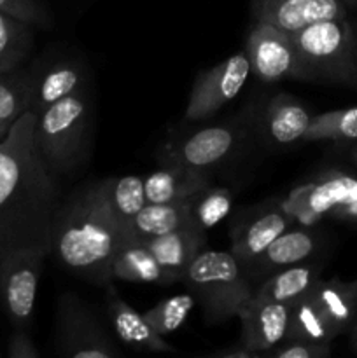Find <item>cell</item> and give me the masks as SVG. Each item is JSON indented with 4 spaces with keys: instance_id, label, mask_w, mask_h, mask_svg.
Wrapping results in <instances>:
<instances>
[{
    "instance_id": "4316f807",
    "label": "cell",
    "mask_w": 357,
    "mask_h": 358,
    "mask_svg": "<svg viewBox=\"0 0 357 358\" xmlns=\"http://www.w3.org/2000/svg\"><path fill=\"white\" fill-rule=\"evenodd\" d=\"M287 338L332 343V339L338 338V336L335 334L328 318L324 317L322 310L310 294V296L304 297L303 301H300V303L290 308V324Z\"/></svg>"
},
{
    "instance_id": "cb8c5ba5",
    "label": "cell",
    "mask_w": 357,
    "mask_h": 358,
    "mask_svg": "<svg viewBox=\"0 0 357 358\" xmlns=\"http://www.w3.org/2000/svg\"><path fill=\"white\" fill-rule=\"evenodd\" d=\"M112 278L136 283L170 285L153 252L140 240H126L112 261Z\"/></svg>"
},
{
    "instance_id": "30bf717a",
    "label": "cell",
    "mask_w": 357,
    "mask_h": 358,
    "mask_svg": "<svg viewBox=\"0 0 357 358\" xmlns=\"http://www.w3.org/2000/svg\"><path fill=\"white\" fill-rule=\"evenodd\" d=\"M244 129L234 122L206 126L188 136L172 140L161 150V161L174 166L210 171L237 149Z\"/></svg>"
},
{
    "instance_id": "ba28073f",
    "label": "cell",
    "mask_w": 357,
    "mask_h": 358,
    "mask_svg": "<svg viewBox=\"0 0 357 358\" xmlns=\"http://www.w3.org/2000/svg\"><path fill=\"white\" fill-rule=\"evenodd\" d=\"M245 55L251 63V73L262 83L308 80L290 34L273 24L255 21L247 37Z\"/></svg>"
},
{
    "instance_id": "836d02e7",
    "label": "cell",
    "mask_w": 357,
    "mask_h": 358,
    "mask_svg": "<svg viewBox=\"0 0 357 358\" xmlns=\"http://www.w3.org/2000/svg\"><path fill=\"white\" fill-rule=\"evenodd\" d=\"M310 191H312V180L307 182V184H301L298 187H294L282 201L279 203L280 210L289 217L290 222L294 224L296 217L303 212L304 208L308 206V198H310Z\"/></svg>"
},
{
    "instance_id": "7a4b0ae2",
    "label": "cell",
    "mask_w": 357,
    "mask_h": 358,
    "mask_svg": "<svg viewBox=\"0 0 357 358\" xmlns=\"http://www.w3.org/2000/svg\"><path fill=\"white\" fill-rule=\"evenodd\" d=\"M126 231L108 210L100 182L79 189L59 208L49 255L70 275L107 287Z\"/></svg>"
},
{
    "instance_id": "f35d334b",
    "label": "cell",
    "mask_w": 357,
    "mask_h": 358,
    "mask_svg": "<svg viewBox=\"0 0 357 358\" xmlns=\"http://www.w3.org/2000/svg\"><path fill=\"white\" fill-rule=\"evenodd\" d=\"M342 2L345 3L349 9H356V7H357V0H342Z\"/></svg>"
},
{
    "instance_id": "8992f818",
    "label": "cell",
    "mask_w": 357,
    "mask_h": 358,
    "mask_svg": "<svg viewBox=\"0 0 357 358\" xmlns=\"http://www.w3.org/2000/svg\"><path fill=\"white\" fill-rule=\"evenodd\" d=\"M55 343L62 357H121V350L115 348L93 310L72 292L62 294L58 299Z\"/></svg>"
},
{
    "instance_id": "9c48e42d",
    "label": "cell",
    "mask_w": 357,
    "mask_h": 358,
    "mask_svg": "<svg viewBox=\"0 0 357 358\" xmlns=\"http://www.w3.org/2000/svg\"><path fill=\"white\" fill-rule=\"evenodd\" d=\"M251 76V63L245 52H237L196 77L189 93L184 119L188 122L203 121L220 107L238 96Z\"/></svg>"
},
{
    "instance_id": "f546056e",
    "label": "cell",
    "mask_w": 357,
    "mask_h": 358,
    "mask_svg": "<svg viewBox=\"0 0 357 358\" xmlns=\"http://www.w3.org/2000/svg\"><path fill=\"white\" fill-rule=\"evenodd\" d=\"M231 205H233V194L230 189L209 185L195 198H191V224L206 233L220 220L226 219Z\"/></svg>"
},
{
    "instance_id": "277c9868",
    "label": "cell",
    "mask_w": 357,
    "mask_h": 358,
    "mask_svg": "<svg viewBox=\"0 0 357 358\" xmlns=\"http://www.w3.org/2000/svg\"><path fill=\"white\" fill-rule=\"evenodd\" d=\"M290 38L308 80L357 86V34L346 17L307 24Z\"/></svg>"
},
{
    "instance_id": "7402d4cb",
    "label": "cell",
    "mask_w": 357,
    "mask_h": 358,
    "mask_svg": "<svg viewBox=\"0 0 357 358\" xmlns=\"http://www.w3.org/2000/svg\"><path fill=\"white\" fill-rule=\"evenodd\" d=\"M312 297L336 336L350 331L357 320V278L354 282H343L340 278L321 280Z\"/></svg>"
},
{
    "instance_id": "4dcf8cb0",
    "label": "cell",
    "mask_w": 357,
    "mask_h": 358,
    "mask_svg": "<svg viewBox=\"0 0 357 358\" xmlns=\"http://www.w3.org/2000/svg\"><path fill=\"white\" fill-rule=\"evenodd\" d=\"M196 299L192 294H177V296L161 299L156 306L147 310L144 318L160 336H168L182 327L188 315L195 308Z\"/></svg>"
},
{
    "instance_id": "2e32d148",
    "label": "cell",
    "mask_w": 357,
    "mask_h": 358,
    "mask_svg": "<svg viewBox=\"0 0 357 358\" xmlns=\"http://www.w3.org/2000/svg\"><path fill=\"white\" fill-rule=\"evenodd\" d=\"M212 184L210 171L164 164L144 177L147 203H177L195 198Z\"/></svg>"
},
{
    "instance_id": "e575fe53",
    "label": "cell",
    "mask_w": 357,
    "mask_h": 358,
    "mask_svg": "<svg viewBox=\"0 0 357 358\" xmlns=\"http://www.w3.org/2000/svg\"><path fill=\"white\" fill-rule=\"evenodd\" d=\"M7 357L9 358H38L41 353L35 348L34 341L28 336L27 329L14 327L10 334L9 343H7Z\"/></svg>"
},
{
    "instance_id": "4fadbf2b",
    "label": "cell",
    "mask_w": 357,
    "mask_h": 358,
    "mask_svg": "<svg viewBox=\"0 0 357 358\" xmlns=\"http://www.w3.org/2000/svg\"><path fill=\"white\" fill-rule=\"evenodd\" d=\"M308 205L322 219L357 226V177L342 170H324L312 180Z\"/></svg>"
},
{
    "instance_id": "d6986e66",
    "label": "cell",
    "mask_w": 357,
    "mask_h": 358,
    "mask_svg": "<svg viewBox=\"0 0 357 358\" xmlns=\"http://www.w3.org/2000/svg\"><path fill=\"white\" fill-rule=\"evenodd\" d=\"M290 226L293 222L280 210L279 205L276 208L266 210L237 234L231 245V254L240 261L244 268H248L272 245V241L276 240Z\"/></svg>"
},
{
    "instance_id": "d590c367",
    "label": "cell",
    "mask_w": 357,
    "mask_h": 358,
    "mask_svg": "<svg viewBox=\"0 0 357 358\" xmlns=\"http://www.w3.org/2000/svg\"><path fill=\"white\" fill-rule=\"evenodd\" d=\"M212 357H219V358H258L259 353L252 352V350L245 348L244 345H240V343H238L234 348L231 346V348H227V350H220V352L212 353Z\"/></svg>"
},
{
    "instance_id": "f1b7e54d",
    "label": "cell",
    "mask_w": 357,
    "mask_h": 358,
    "mask_svg": "<svg viewBox=\"0 0 357 358\" xmlns=\"http://www.w3.org/2000/svg\"><path fill=\"white\" fill-rule=\"evenodd\" d=\"M352 142L357 140V107L329 110L312 117L303 142Z\"/></svg>"
},
{
    "instance_id": "d4e9b609",
    "label": "cell",
    "mask_w": 357,
    "mask_h": 358,
    "mask_svg": "<svg viewBox=\"0 0 357 358\" xmlns=\"http://www.w3.org/2000/svg\"><path fill=\"white\" fill-rule=\"evenodd\" d=\"M100 185L108 210L126 231V227L135 219L136 213L147 205L144 177L125 175V177L105 178L100 182Z\"/></svg>"
},
{
    "instance_id": "44dd1931",
    "label": "cell",
    "mask_w": 357,
    "mask_h": 358,
    "mask_svg": "<svg viewBox=\"0 0 357 358\" xmlns=\"http://www.w3.org/2000/svg\"><path fill=\"white\" fill-rule=\"evenodd\" d=\"M84 84H86V70L83 63L72 59L52 63L44 73L35 76L30 110L38 115L56 101L84 90Z\"/></svg>"
},
{
    "instance_id": "52a82bcc",
    "label": "cell",
    "mask_w": 357,
    "mask_h": 358,
    "mask_svg": "<svg viewBox=\"0 0 357 358\" xmlns=\"http://www.w3.org/2000/svg\"><path fill=\"white\" fill-rule=\"evenodd\" d=\"M49 255L37 248L10 252L0 257V304L14 327L28 329L42 266Z\"/></svg>"
},
{
    "instance_id": "d6a6232c",
    "label": "cell",
    "mask_w": 357,
    "mask_h": 358,
    "mask_svg": "<svg viewBox=\"0 0 357 358\" xmlns=\"http://www.w3.org/2000/svg\"><path fill=\"white\" fill-rule=\"evenodd\" d=\"M0 10L35 27H51L48 10L37 0H0Z\"/></svg>"
},
{
    "instance_id": "5bb4252c",
    "label": "cell",
    "mask_w": 357,
    "mask_h": 358,
    "mask_svg": "<svg viewBox=\"0 0 357 358\" xmlns=\"http://www.w3.org/2000/svg\"><path fill=\"white\" fill-rule=\"evenodd\" d=\"M105 306H107L108 320L112 329L122 345L147 353H175L174 346L164 341L163 336L158 334L144 313L133 310L115 290L114 285L105 287Z\"/></svg>"
},
{
    "instance_id": "ffe728a7",
    "label": "cell",
    "mask_w": 357,
    "mask_h": 358,
    "mask_svg": "<svg viewBox=\"0 0 357 358\" xmlns=\"http://www.w3.org/2000/svg\"><path fill=\"white\" fill-rule=\"evenodd\" d=\"M321 280V266L301 262L273 273L266 282L254 289V296L293 308L310 296Z\"/></svg>"
},
{
    "instance_id": "9a60e30c",
    "label": "cell",
    "mask_w": 357,
    "mask_h": 358,
    "mask_svg": "<svg viewBox=\"0 0 357 358\" xmlns=\"http://www.w3.org/2000/svg\"><path fill=\"white\" fill-rule=\"evenodd\" d=\"M144 243L156 257L168 283H174L182 280L191 262L198 257L200 252L205 250L206 233L189 222L170 233L146 240Z\"/></svg>"
},
{
    "instance_id": "83f0119b",
    "label": "cell",
    "mask_w": 357,
    "mask_h": 358,
    "mask_svg": "<svg viewBox=\"0 0 357 358\" xmlns=\"http://www.w3.org/2000/svg\"><path fill=\"white\" fill-rule=\"evenodd\" d=\"M31 24L0 10V73H9L28 56Z\"/></svg>"
},
{
    "instance_id": "e0dca14e",
    "label": "cell",
    "mask_w": 357,
    "mask_h": 358,
    "mask_svg": "<svg viewBox=\"0 0 357 358\" xmlns=\"http://www.w3.org/2000/svg\"><path fill=\"white\" fill-rule=\"evenodd\" d=\"M321 247V236L314 227H289L276 240L272 241L268 248L252 262L248 268L255 273L273 275L289 266L307 262Z\"/></svg>"
},
{
    "instance_id": "5b68a950",
    "label": "cell",
    "mask_w": 357,
    "mask_h": 358,
    "mask_svg": "<svg viewBox=\"0 0 357 358\" xmlns=\"http://www.w3.org/2000/svg\"><path fill=\"white\" fill-rule=\"evenodd\" d=\"M91 105L84 90L56 101L37 115L38 150L49 170L65 173L79 166L88 150Z\"/></svg>"
},
{
    "instance_id": "ac0fdd59",
    "label": "cell",
    "mask_w": 357,
    "mask_h": 358,
    "mask_svg": "<svg viewBox=\"0 0 357 358\" xmlns=\"http://www.w3.org/2000/svg\"><path fill=\"white\" fill-rule=\"evenodd\" d=\"M312 117L303 103L286 93H280L270 100L265 114L266 135L275 145L289 147L303 142Z\"/></svg>"
},
{
    "instance_id": "3957f363",
    "label": "cell",
    "mask_w": 357,
    "mask_h": 358,
    "mask_svg": "<svg viewBox=\"0 0 357 358\" xmlns=\"http://www.w3.org/2000/svg\"><path fill=\"white\" fill-rule=\"evenodd\" d=\"M205 320L220 324L237 317L238 310L254 296L245 268L231 252L203 250L182 276Z\"/></svg>"
},
{
    "instance_id": "7c38bea8",
    "label": "cell",
    "mask_w": 357,
    "mask_h": 358,
    "mask_svg": "<svg viewBox=\"0 0 357 358\" xmlns=\"http://www.w3.org/2000/svg\"><path fill=\"white\" fill-rule=\"evenodd\" d=\"M349 7L342 0H252L254 21L270 23L293 34L307 24L346 17Z\"/></svg>"
},
{
    "instance_id": "603a6c76",
    "label": "cell",
    "mask_w": 357,
    "mask_h": 358,
    "mask_svg": "<svg viewBox=\"0 0 357 358\" xmlns=\"http://www.w3.org/2000/svg\"><path fill=\"white\" fill-rule=\"evenodd\" d=\"M191 222V199L177 203H147L126 227V240L146 241Z\"/></svg>"
},
{
    "instance_id": "8fae6325",
    "label": "cell",
    "mask_w": 357,
    "mask_h": 358,
    "mask_svg": "<svg viewBox=\"0 0 357 358\" xmlns=\"http://www.w3.org/2000/svg\"><path fill=\"white\" fill-rule=\"evenodd\" d=\"M237 317L241 324L240 345L262 357L287 338L290 306L252 296L238 310Z\"/></svg>"
},
{
    "instance_id": "484cf974",
    "label": "cell",
    "mask_w": 357,
    "mask_h": 358,
    "mask_svg": "<svg viewBox=\"0 0 357 358\" xmlns=\"http://www.w3.org/2000/svg\"><path fill=\"white\" fill-rule=\"evenodd\" d=\"M35 76L0 73V140L31 107Z\"/></svg>"
},
{
    "instance_id": "74e56055",
    "label": "cell",
    "mask_w": 357,
    "mask_h": 358,
    "mask_svg": "<svg viewBox=\"0 0 357 358\" xmlns=\"http://www.w3.org/2000/svg\"><path fill=\"white\" fill-rule=\"evenodd\" d=\"M350 157H352L354 164H356V166H357V143L352 147V149H350Z\"/></svg>"
},
{
    "instance_id": "6da1fadb",
    "label": "cell",
    "mask_w": 357,
    "mask_h": 358,
    "mask_svg": "<svg viewBox=\"0 0 357 358\" xmlns=\"http://www.w3.org/2000/svg\"><path fill=\"white\" fill-rule=\"evenodd\" d=\"M35 128L37 114L27 110L0 140V257L24 248L51 252L62 198Z\"/></svg>"
},
{
    "instance_id": "8d00e7d4",
    "label": "cell",
    "mask_w": 357,
    "mask_h": 358,
    "mask_svg": "<svg viewBox=\"0 0 357 358\" xmlns=\"http://www.w3.org/2000/svg\"><path fill=\"white\" fill-rule=\"evenodd\" d=\"M350 346H352L354 352L357 353V320L354 322V325L350 327Z\"/></svg>"
},
{
    "instance_id": "1f68e13d",
    "label": "cell",
    "mask_w": 357,
    "mask_h": 358,
    "mask_svg": "<svg viewBox=\"0 0 357 358\" xmlns=\"http://www.w3.org/2000/svg\"><path fill=\"white\" fill-rule=\"evenodd\" d=\"M265 355L272 358H329L331 357V343L286 338Z\"/></svg>"
}]
</instances>
